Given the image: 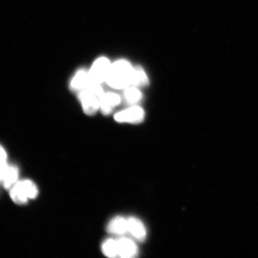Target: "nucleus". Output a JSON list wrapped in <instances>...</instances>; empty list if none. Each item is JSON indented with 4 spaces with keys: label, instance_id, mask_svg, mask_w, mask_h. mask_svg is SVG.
Here are the masks:
<instances>
[{
    "label": "nucleus",
    "instance_id": "nucleus-1",
    "mask_svg": "<svg viewBox=\"0 0 258 258\" xmlns=\"http://www.w3.org/2000/svg\"><path fill=\"white\" fill-rule=\"evenodd\" d=\"M134 68L125 60H120L111 64L106 82L112 88L126 89L132 85Z\"/></svg>",
    "mask_w": 258,
    "mask_h": 258
},
{
    "label": "nucleus",
    "instance_id": "nucleus-2",
    "mask_svg": "<svg viewBox=\"0 0 258 258\" xmlns=\"http://www.w3.org/2000/svg\"><path fill=\"white\" fill-rule=\"evenodd\" d=\"M104 92L101 85H92L79 93L83 111L86 114H95L100 108V104Z\"/></svg>",
    "mask_w": 258,
    "mask_h": 258
},
{
    "label": "nucleus",
    "instance_id": "nucleus-3",
    "mask_svg": "<svg viewBox=\"0 0 258 258\" xmlns=\"http://www.w3.org/2000/svg\"><path fill=\"white\" fill-rule=\"evenodd\" d=\"M111 66L107 58L102 57L97 59L89 72L91 85H101L106 82Z\"/></svg>",
    "mask_w": 258,
    "mask_h": 258
},
{
    "label": "nucleus",
    "instance_id": "nucleus-4",
    "mask_svg": "<svg viewBox=\"0 0 258 258\" xmlns=\"http://www.w3.org/2000/svg\"><path fill=\"white\" fill-rule=\"evenodd\" d=\"M114 118L118 122L138 123V122L143 121L144 112L143 109L140 107L134 106V107L117 113L114 116Z\"/></svg>",
    "mask_w": 258,
    "mask_h": 258
},
{
    "label": "nucleus",
    "instance_id": "nucleus-5",
    "mask_svg": "<svg viewBox=\"0 0 258 258\" xmlns=\"http://www.w3.org/2000/svg\"><path fill=\"white\" fill-rule=\"evenodd\" d=\"M118 256L122 258L134 257L138 253V248L135 242L127 237H122L117 240Z\"/></svg>",
    "mask_w": 258,
    "mask_h": 258
},
{
    "label": "nucleus",
    "instance_id": "nucleus-6",
    "mask_svg": "<svg viewBox=\"0 0 258 258\" xmlns=\"http://www.w3.org/2000/svg\"><path fill=\"white\" fill-rule=\"evenodd\" d=\"M90 86L92 85L90 82L89 72L81 69L73 77L70 87L72 91L79 93Z\"/></svg>",
    "mask_w": 258,
    "mask_h": 258
},
{
    "label": "nucleus",
    "instance_id": "nucleus-7",
    "mask_svg": "<svg viewBox=\"0 0 258 258\" xmlns=\"http://www.w3.org/2000/svg\"><path fill=\"white\" fill-rule=\"evenodd\" d=\"M128 233L140 241H143L147 237V230L140 219L136 217L127 218Z\"/></svg>",
    "mask_w": 258,
    "mask_h": 258
},
{
    "label": "nucleus",
    "instance_id": "nucleus-8",
    "mask_svg": "<svg viewBox=\"0 0 258 258\" xmlns=\"http://www.w3.org/2000/svg\"><path fill=\"white\" fill-rule=\"evenodd\" d=\"M121 99L120 96L115 94L114 93H106L103 94L101 104H100V109L103 114L108 115L110 114L112 109L116 106L120 104Z\"/></svg>",
    "mask_w": 258,
    "mask_h": 258
},
{
    "label": "nucleus",
    "instance_id": "nucleus-9",
    "mask_svg": "<svg viewBox=\"0 0 258 258\" xmlns=\"http://www.w3.org/2000/svg\"><path fill=\"white\" fill-rule=\"evenodd\" d=\"M109 233L116 235H123L128 233L127 219L116 217L109 221L106 228Z\"/></svg>",
    "mask_w": 258,
    "mask_h": 258
},
{
    "label": "nucleus",
    "instance_id": "nucleus-10",
    "mask_svg": "<svg viewBox=\"0 0 258 258\" xmlns=\"http://www.w3.org/2000/svg\"><path fill=\"white\" fill-rule=\"evenodd\" d=\"M19 170L15 166H8L6 170L3 183L6 188H9L17 181Z\"/></svg>",
    "mask_w": 258,
    "mask_h": 258
},
{
    "label": "nucleus",
    "instance_id": "nucleus-11",
    "mask_svg": "<svg viewBox=\"0 0 258 258\" xmlns=\"http://www.w3.org/2000/svg\"><path fill=\"white\" fill-rule=\"evenodd\" d=\"M28 199H34L38 195V188L33 182L30 180H21L16 183Z\"/></svg>",
    "mask_w": 258,
    "mask_h": 258
},
{
    "label": "nucleus",
    "instance_id": "nucleus-12",
    "mask_svg": "<svg viewBox=\"0 0 258 258\" xmlns=\"http://www.w3.org/2000/svg\"><path fill=\"white\" fill-rule=\"evenodd\" d=\"M148 79L144 70L140 67L134 68L132 77V85L139 87L147 86Z\"/></svg>",
    "mask_w": 258,
    "mask_h": 258
},
{
    "label": "nucleus",
    "instance_id": "nucleus-13",
    "mask_svg": "<svg viewBox=\"0 0 258 258\" xmlns=\"http://www.w3.org/2000/svg\"><path fill=\"white\" fill-rule=\"evenodd\" d=\"M103 253L109 257H115L118 256V249L117 240L109 239L105 240L102 245Z\"/></svg>",
    "mask_w": 258,
    "mask_h": 258
},
{
    "label": "nucleus",
    "instance_id": "nucleus-14",
    "mask_svg": "<svg viewBox=\"0 0 258 258\" xmlns=\"http://www.w3.org/2000/svg\"><path fill=\"white\" fill-rule=\"evenodd\" d=\"M11 197L13 201L18 205L25 204L27 202L28 199L16 183L11 189Z\"/></svg>",
    "mask_w": 258,
    "mask_h": 258
},
{
    "label": "nucleus",
    "instance_id": "nucleus-15",
    "mask_svg": "<svg viewBox=\"0 0 258 258\" xmlns=\"http://www.w3.org/2000/svg\"><path fill=\"white\" fill-rule=\"evenodd\" d=\"M124 96L125 99L128 102L132 103V104L140 101L142 98L141 92L137 88H133V87H128L125 89Z\"/></svg>",
    "mask_w": 258,
    "mask_h": 258
},
{
    "label": "nucleus",
    "instance_id": "nucleus-16",
    "mask_svg": "<svg viewBox=\"0 0 258 258\" xmlns=\"http://www.w3.org/2000/svg\"><path fill=\"white\" fill-rule=\"evenodd\" d=\"M6 160H7V154L4 148L0 145V164L6 163Z\"/></svg>",
    "mask_w": 258,
    "mask_h": 258
}]
</instances>
